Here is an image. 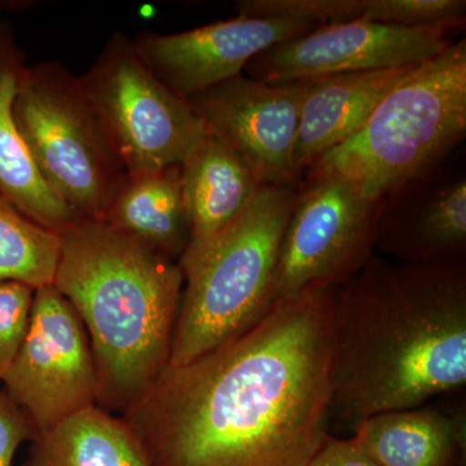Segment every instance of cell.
Segmentation results:
<instances>
[{
  "label": "cell",
  "mask_w": 466,
  "mask_h": 466,
  "mask_svg": "<svg viewBox=\"0 0 466 466\" xmlns=\"http://www.w3.org/2000/svg\"><path fill=\"white\" fill-rule=\"evenodd\" d=\"M2 382L29 415L35 433L96 406L90 339L76 309L54 285L34 291L25 339Z\"/></svg>",
  "instance_id": "9c48e42d"
},
{
  "label": "cell",
  "mask_w": 466,
  "mask_h": 466,
  "mask_svg": "<svg viewBox=\"0 0 466 466\" xmlns=\"http://www.w3.org/2000/svg\"><path fill=\"white\" fill-rule=\"evenodd\" d=\"M58 235L52 285L69 300L90 339L96 406L122 416L168 364L182 271L101 220H76Z\"/></svg>",
  "instance_id": "3957f363"
},
{
  "label": "cell",
  "mask_w": 466,
  "mask_h": 466,
  "mask_svg": "<svg viewBox=\"0 0 466 466\" xmlns=\"http://www.w3.org/2000/svg\"><path fill=\"white\" fill-rule=\"evenodd\" d=\"M21 466H149L142 441L124 417L92 406L35 433Z\"/></svg>",
  "instance_id": "d6986e66"
},
{
  "label": "cell",
  "mask_w": 466,
  "mask_h": 466,
  "mask_svg": "<svg viewBox=\"0 0 466 466\" xmlns=\"http://www.w3.org/2000/svg\"><path fill=\"white\" fill-rule=\"evenodd\" d=\"M380 204L339 177L300 180L276 260L271 308L357 275L375 254Z\"/></svg>",
  "instance_id": "ba28073f"
},
{
  "label": "cell",
  "mask_w": 466,
  "mask_h": 466,
  "mask_svg": "<svg viewBox=\"0 0 466 466\" xmlns=\"http://www.w3.org/2000/svg\"><path fill=\"white\" fill-rule=\"evenodd\" d=\"M309 466H381L354 437L339 440L332 435L325 438L323 446Z\"/></svg>",
  "instance_id": "d4e9b609"
},
{
  "label": "cell",
  "mask_w": 466,
  "mask_h": 466,
  "mask_svg": "<svg viewBox=\"0 0 466 466\" xmlns=\"http://www.w3.org/2000/svg\"><path fill=\"white\" fill-rule=\"evenodd\" d=\"M449 158L381 200L375 249L401 263L466 260V175Z\"/></svg>",
  "instance_id": "4fadbf2b"
},
{
  "label": "cell",
  "mask_w": 466,
  "mask_h": 466,
  "mask_svg": "<svg viewBox=\"0 0 466 466\" xmlns=\"http://www.w3.org/2000/svg\"><path fill=\"white\" fill-rule=\"evenodd\" d=\"M334 290L280 300L238 339L165 367L121 416L149 466H309L329 435Z\"/></svg>",
  "instance_id": "6da1fadb"
},
{
  "label": "cell",
  "mask_w": 466,
  "mask_h": 466,
  "mask_svg": "<svg viewBox=\"0 0 466 466\" xmlns=\"http://www.w3.org/2000/svg\"><path fill=\"white\" fill-rule=\"evenodd\" d=\"M34 435L35 428L29 415L5 389L0 390V466L14 465L18 447Z\"/></svg>",
  "instance_id": "cb8c5ba5"
},
{
  "label": "cell",
  "mask_w": 466,
  "mask_h": 466,
  "mask_svg": "<svg viewBox=\"0 0 466 466\" xmlns=\"http://www.w3.org/2000/svg\"><path fill=\"white\" fill-rule=\"evenodd\" d=\"M233 7L242 16L293 18L324 26L360 20L364 0H238Z\"/></svg>",
  "instance_id": "7402d4cb"
},
{
  "label": "cell",
  "mask_w": 466,
  "mask_h": 466,
  "mask_svg": "<svg viewBox=\"0 0 466 466\" xmlns=\"http://www.w3.org/2000/svg\"><path fill=\"white\" fill-rule=\"evenodd\" d=\"M465 0H364L360 20L406 27L460 29Z\"/></svg>",
  "instance_id": "44dd1931"
},
{
  "label": "cell",
  "mask_w": 466,
  "mask_h": 466,
  "mask_svg": "<svg viewBox=\"0 0 466 466\" xmlns=\"http://www.w3.org/2000/svg\"><path fill=\"white\" fill-rule=\"evenodd\" d=\"M309 81L266 84L241 75L187 99L205 133L227 144L262 186H299L294 167Z\"/></svg>",
  "instance_id": "8fae6325"
},
{
  "label": "cell",
  "mask_w": 466,
  "mask_h": 466,
  "mask_svg": "<svg viewBox=\"0 0 466 466\" xmlns=\"http://www.w3.org/2000/svg\"><path fill=\"white\" fill-rule=\"evenodd\" d=\"M417 66L309 79L294 148V167L300 179L320 156L357 133L383 97Z\"/></svg>",
  "instance_id": "5bb4252c"
},
{
  "label": "cell",
  "mask_w": 466,
  "mask_h": 466,
  "mask_svg": "<svg viewBox=\"0 0 466 466\" xmlns=\"http://www.w3.org/2000/svg\"><path fill=\"white\" fill-rule=\"evenodd\" d=\"M466 382V260L373 254L336 288L328 424L410 410Z\"/></svg>",
  "instance_id": "7a4b0ae2"
},
{
  "label": "cell",
  "mask_w": 466,
  "mask_h": 466,
  "mask_svg": "<svg viewBox=\"0 0 466 466\" xmlns=\"http://www.w3.org/2000/svg\"><path fill=\"white\" fill-rule=\"evenodd\" d=\"M61 240L0 196V281L34 289L54 283Z\"/></svg>",
  "instance_id": "ffe728a7"
},
{
  "label": "cell",
  "mask_w": 466,
  "mask_h": 466,
  "mask_svg": "<svg viewBox=\"0 0 466 466\" xmlns=\"http://www.w3.org/2000/svg\"><path fill=\"white\" fill-rule=\"evenodd\" d=\"M453 30L354 20L319 26L251 58L244 76L266 84L420 66L447 50Z\"/></svg>",
  "instance_id": "30bf717a"
},
{
  "label": "cell",
  "mask_w": 466,
  "mask_h": 466,
  "mask_svg": "<svg viewBox=\"0 0 466 466\" xmlns=\"http://www.w3.org/2000/svg\"><path fill=\"white\" fill-rule=\"evenodd\" d=\"M34 291L30 285L0 281V382L25 339Z\"/></svg>",
  "instance_id": "603a6c76"
},
{
  "label": "cell",
  "mask_w": 466,
  "mask_h": 466,
  "mask_svg": "<svg viewBox=\"0 0 466 466\" xmlns=\"http://www.w3.org/2000/svg\"><path fill=\"white\" fill-rule=\"evenodd\" d=\"M79 78L127 173L180 165L205 135L188 101L150 72L122 32L109 36Z\"/></svg>",
  "instance_id": "52a82bcc"
},
{
  "label": "cell",
  "mask_w": 466,
  "mask_h": 466,
  "mask_svg": "<svg viewBox=\"0 0 466 466\" xmlns=\"http://www.w3.org/2000/svg\"><path fill=\"white\" fill-rule=\"evenodd\" d=\"M35 5L33 0H0V15L5 12L24 11L32 8Z\"/></svg>",
  "instance_id": "484cf974"
},
{
  "label": "cell",
  "mask_w": 466,
  "mask_h": 466,
  "mask_svg": "<svg viewBox=\"0 0 466 466\" xmlns=\"http://www.w3.org/2000/svg\"><path fill=\"white\" fill-rule=\"evenodd\" d=\"M352 433L381 466H460L465 459L464 410H391L364 420Z\"/></svg>",
  "instance_id": "ac0fdd59"
},
{
  "label": "cell",
  "mask_w": 466,
  "mask_h": 466,
  "mask_svg": "<svg viewBox=\"0 0 466 466\" xmlns=\"http://www.w3.org/2000/svg\"><path fill=\"white\" fill-rule=\"evenodd\" d=\"M14 116L58 200L76 219H103L127 171L81 78L58 61L26 66Z\"/></svg>",
  "instance_id": "8992f818"
},
{
  "label": "cell",
  "mask_w": 466,
  "mask_h": 466,
  "mask_svg": "<svg viewBox=\"0 0 466 466\" xmlns=\"http://www.w3.org/2000/svg\"><path fill=\"white\" fill-rule=\"evenodd\" d=\"M299 186H262L223 231L189 241L177 260L183 293L167 366L238 339L271 309L276 260Z\"/></svg>",
  "instance_id": "277c9868"
},
{
  "label": "cell",
  "mask_w": 466,
  "mask_h": 466,
  "mask_svg": "<svg viewBox=\"0 0 466 466\" xmlns=\"http://www.w3.org/2000/svg\"><path fill=\"white\" fill-rule=\"evenodd\" d=\"M101 222L177 263L191 241L180 165L126 174Z\"/></svg>",
  "instance_id": "2e32d148"
},
{
  "label": "cell",
  "mask_w": 466,
  "mask_h": 466,
  "mask_svg": "<svg viewBox=\"0 0 466 466\" xmlns=\"http://www.w3.org/2000/svg\"><path fill=\"white\" fill-rule=\"evenodd\" d=\"M318 24L293 18H235L187 32H147L133 38L134 47L150 72L168 90L187 100L244 75L259 54L318 29Z\"/></svg>",
  "instance_id": "7c38bea8"
},
{
  "label": "cell",
  "mask_w": 466,
  "mask_h": 466,
  "mask_svg": "<svg viewBox=\"0 0 466 466\" xmlns=\"http://www.w3.org/2000/svg\"><path fill=\"white\" fill-rule=\"evenodd\" d=\"M191 241L213 238L241 216L262 184L227 144L205 133L180 164Z\"/></svg>",
  "instance_id": "e0dca14e"
},
{
  "label": "cell",
  "mask_w": 466,
  "mask_h": 466,
  "mask_svg": "<svg viewBox=\"0 0 466 466\" xmlns=\"http://www.w3.org/2000/svg\"><path fill=\"white\" fill-rule=\"evenodd\" d=\"M25 66L14 26L0 21V196L33 222L60 233L79 219L46 184L15 121L14 101Z\"/></svg>",
  "instance_id": "9a60e30c"
},
{
  "label": "cell",
  "mask_w": 466,
  "mask_h": 466,
  "mask_svg": "<svg viewBox=\"0 0 466 466\" xmlns=\"http://www.w3.org/2000/svg\"><path fill=\"white\" fill-rule=\"evenodd\" d=\"M466 135V39L392 88L366 124L320 156L302 179L339 177L370 200L440 167Z\"/></svg>",
  "instance_id": "5b68a950"
}]
</instances>
